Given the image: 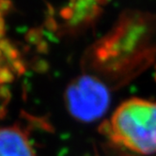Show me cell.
Here are the masks:
<instances>
[{"mask_svg":"<svg viewBox=\"0 0 156 156\" xmlns=\"http://www.w3.org/2000/svg\"><path fill=\"white\" fill-rule=\"evenodd\" d=\"M111 138L124 149L142 155L156 154V102L133 98L112 115Z\"/></svg>","mask_w":156,"mask_h":156,"instance_id":"obj_1","label":"cell"},{"mask_svg":"<svg viewBox=\"0 0 156 156\" xmlns=\"http://www.w3.org/2000/svg\"><path fill=\"white\" fill-rule=\"evenodd\" d=\"M65 102L69 113L77 120L92 122L105 115L110 104L106 86L91 75L75 78L68 86Z\"/></svg>","mask_w":156,"mask_h":156,"instance_id":"obj_2","label":"cell"},{"mask_svg":"<svg viewBox=\"0 0 156 156\" xmlns=\"http://www.w3.org/2000/svg\"><path fill=\"white\" fill-rule=\"evenodd\" d=\"M0 156H36V154L22 130L17 127H1Z\"/></svg>","mask_w":156,"mask_h":156,"instance_id":"obj_3","label":"cell"}]
</instances>
